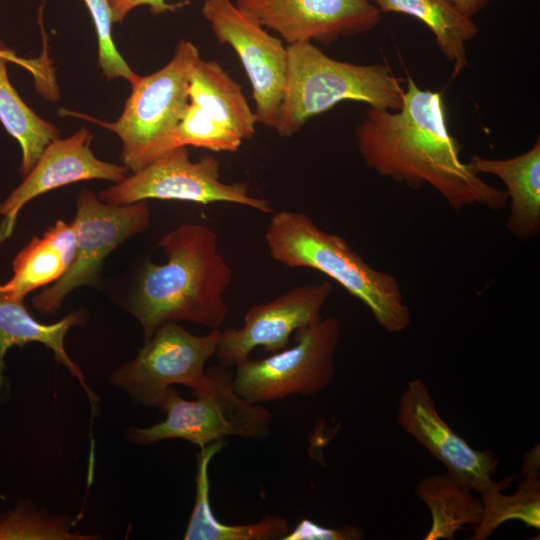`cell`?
I'll return each mask as SVG.
<instances>
[{
    "mask_svg": "<svg viewBox=\"0 0 540 540\" xmlns=\"http://www.w3.org/2000/svg\"><path fill=\"white\" fill-rule=\"evenodd\" d=\"M355 138L368 167L414 189L428 184L455 211L475 205L497 211L508 203L505 191L461 160L442 93L421 89L409 75L401 108L368 107Z\"/></svg>",
    "mask_w": 540,
    "mask_h": 540,
    "instance_id": "cell-1",
    "label": "cell"
},
{
    "mask_svg": "<svg viewBox=\"0 0 540 540\" xmlns=\"http://www.w3.org/2000/svg\"><path fill=\"white\" fill-rule=\"evenodd\" d=\"M157 246L166 261H145L124 303L141 325L144 340L170 322L220 328L228 314L224 295L233 273L219 252L216 232L184 223L164 234Z\"/></svg>",
    "mask_w": 540,
    "mask_h": 540,
    "instance_id": "cell-2",
    "label": "cell"
},
{
    "mask_svg": "<svg viewBox=\"0 0 540 540\" xmlns=\"http://www.w3.org/2000/svg\"><path fill=\"white\" fill-rule=\"evenodd\" d=\"M264 238L273 260L333 279L359 299L385 331L399 333L410 326L411 313L396 278L371 267L343 237L324 231L307 214L274 213Z\"/></svg>",
    "mask_w": 540,
    "mask_h": 540,
    "instance_id": "cell-3",
    "label": "cell"
},
{
    "mask_svg": "<svg viewBox=\"0 0 540 540\" xmlns=\"http://www.w3.org/2000/svg\"><path fill=\"white\" fill-rule=\"evenodd\" d=\"M402 82L384 64L340 61L313 42L287 44L284 93L274 129L291 137L308 120L345 101L399 110L405 93Z\"/></svg>",
    "mask_w": 540,
    "mask_h": 540,
    "instance_id": "cell-4",
    "label": "cell"
},
{
    "mask_svg": "<svg viewBox=\"0 0 540 540\" xmlns=\"http://www.w3.org/2000/svg\"><path fill=\"white\" fill-rule=\"evenodd\" d=\"M200 55L191 41L180 40L171 60L158 71L137 76L115 122L87 118L113 131L121 140V160L132 172L179 147L177 130L187 108L189 73Z\"/></svg>",
    "mask_w": 540,
    "mask_h": 540,
    "instance_id": "cell-5",
    "label": "cell"
},
{
    "mask_svg": "<svg viewBox=\"0 0 540 540\" xmlns=\"http://www.w3.org/2000/svg\"><path fill=\"white\" fill-rule=\"evenodd\" d=\"M207 374L209 383L194 400H186L169 388L159 407L165 420L146 428L131 426L127 437L140 445L182 439L199 448L232 436L266 439L273 424L270 410L237 393L228 367L214 365L207 368Z\"/></svg>",
    "mask_w": 540,
    "mask_h": 540,
    "instance_id": "cell-6",
    "label": "cell"
},
{
    "mask_svg": "<svg viewBox=\"0 0 540 540\" xmlns=\"http://www.w3.org/2000/svg\"><path fill=\"white\" fill-rule=\"evenodd\" d=\"M340 332V323L333 316L298 329L292 347L236 365L235 390L256 404L319 393L335 378Z\"/></svg>",
    "mask_w": 540,
    "mask_h": 540,
    "instance_id": "cell-7",
    "label": "cell"
},
{
    "mask_svg": "<svg viewBox=\"0 0 540 540\" xmlns=\"http://www.w3.org/2000/svg\"><path fill=\"white\" fill-rule=\"evenodd\" d=\"M220 335L221 328L195 335L175 322L165 323L144 340L133 360L111 373L110 383L157 409L173 385H184L196 395L209 383L206 364L216 355Z\"/></svg>",
    "mask_w": 540,
    "mask_h": 540,
    "instance_id": "cell-8",
    "label": "cell"
},
{
    "mask_svg": "<svg viewBox=\"0 0 540 540\" xmlns=\"http://www.w3.org/2000/svg\"><path fill=\"white\" fill-rule=\"evenodd\" d=\"M72 223L77 237L74 258L60 279L32 297V305L40 314L57 312L75 289L98 286L105 259L124 241L145 232L151 213L147 201L109 204L84 189L76 198Z\"/></svg>",
    "mask_w": 540,
    "mask_h": 540,
    "instance_id": "cell-9",
    "label": "cell"
},
{
    "mask_svg": "<svg viewBox=\"0 0 540 540\" xmlns=\"http://www.w3.org/2000/svg\"><path fill=\"white\" fill-rule=\"evenodd\" d=\"M99 199L115 205L149 199L177 200L208 205L225 202L259 212L272 213L269 202L252 196L244 182L225 183L220 178V162L214 155L197 161L187 146L176 147L115 185L102 190Z\"/></svg>",
    "mask_w": 540,
    "mask_h": 540,
    "instance_id": "cell-10",
    "label": "cell"
},
{
    "mask_svg": "<svg viewBox=\"0 0 540 540\" xmlns=\"http://www.w3.org/2000/svg\"><path fill=\"white\" fill-rule=\"evenodd\" d=\"M189 102L177 130L178 146L236 152L258 123L242 87L214 59L200 55L189 73Z\"/></svg>",
    "mask_w": 540,
    "mask_h": 540,
    "instance_id": "cell-11",
    "label": "cell"
},
{
    "mask_svg": "<svg viewBox=\"0 0 540 540\" xmlns=\"http://www.w3.org/2000/svg\"><path fill=\"white\" fill-rule=\"evenodd\" d=\"M201 12L217 41L239 57L252 88L258 123L274 129L284 93L287 45L232 0H205Z\"/></svg>",
    "mask_w": 540,
    "mask_h": 540,
    "instance_id": "cell-12",
    "label": "cell"
},
{
    "mask_svg": "<svg viewBox=\"0 0 540 540\" xmlns=\"http://www.w3.org/2000/svg\"><path fill=\"white\" fill-rule=\"evenodd\" d=\"M398 422L438 459L446 472L464 487L479 494L498 486L508 487L517 477L512 474L493 481L499 461L490 450H477L457 434L440 416L423 380L410 381L399 400Z\"/></svg>",
    "mask_w": 540,
    "mask_h": 540,
    "instance_id": "cell-13",
    "label": "cell"
},
{
    "mask_svg": "<svg viewBox=\"0 0 540 540\" xmlns=\"http://www.w3.org/2000/svg\"><path fill=\"white\" fill-rule=\"evenodd\" d=\"M331 292L327 281L303 284L251 307L241 327L221 329L215 355L219 364L236 366L258 347L270 353L285 349L293 333L322 318L321 310Z\"/></svg>",
    "mask_w": 540,
    "mask_h": 540,
    "instance_id": "cell-14",
    "label": "cell"
},
{
    "mask_svg": "<svg viewBox=\"0 0 540 540\" xmlns=\"http://www.w3.org/2000/svg\"><path fill=\"white\" fill-rule=\"evenodd\" d=\"M251 19L287 44H330L374 28L381 12L369 0H233Z\"/></svg>",
    "mask_w": 540,
    "mask_h": 540,
    "instance_id": "cell-15",
    "label": "cell"
},
{
    "mask_svg": "<svg viewBox=\"0 0 540 540\" xmlns=\"http://www.w3.org/2000/svg\"><path fill=\"white\" fill-rule=\"evenodd\" d=\"M92 134L86 127L64 139H56L42 152L23 182L0 204V242L14 232L22 208L34 198L56 188L86 180L115 183L126 177L129 169L103 161L91 149Z\"/></svg>",
    "mask_w": 540,
    "mask_h": 540,
    "instance_id": "cell-16",
    "label": "cell"
},
{
    "mask_svg": "<svg viewBox=\"0 0 540 540\" xmlns=\"http://www.w3.org/2000/svg\"><path fill=\"white\" fill-rule=\"evenodd\" d=\"M469 163L478 173L498 177L506 186L509 215L507 230L525 241L540 232V140L526 152L507 159H489L472 155Z\"/></svg>",
    "mask_w": 540,
    "mask_h": 540,
    "instance_id": "cell-17",
    "label": "cell"
},
{
    "mask_svg": "<svg viewBox=\"0 0 540 540\" xmlns=\"http://www.w3.org/2000/svg\"><path fill=\"white\" fill-rule=\"evenodd\" d=\"M85 321V312L77 310L55 323H40L25 308L23 300L6 294L0 284V386L4 357L8 349L38 342L49 348L57 362L61 363L79 381L89 399L94 415L97 410V397L86 384L80 367L70 358L64 346L68 331L74 326H82Z\"/></svg>",
    "mask_w": 540,
    "mask_h": 540,
    "instance_id": "cell-18",
    "label": "cell"
},
{
    "mask_svg": "<svg viewBox=\"0 0 540 540\" xmlns=\"http://www.w3.org/2000/svg\"><path fill=\"white\" fill-rule=\"evenodd\" d=\"M224 447L217 441L200 448L197 454L195 502L186 527L185 540H282L289 531L286 518L267 515L257 522L226 524L219 521L210 504L209 463Z\"/></svg>",
    "mask_w": 540,
    "mask_h": 540,
    "instance_id": "cell-19",
    "label": "cell"
},
{
    "mask_svg": "<svg viewBox=\"0 0 540 540\" xmlns=\"http://www.w3.org/2000/svg\"><path fill=\"white\" fill-rule=\"evenodd\" d=\"M384 13L405 14L422 22L434 35L440 51L453 66L452 77L467 67L466 43L478 33L473 21L449 0H372Z\"/></svg>",
    "mask_w": 540,
    "mask_h": 540,
    "instance_id": "cell-20",
    "label": "cell"
},
{
    "mask_svg": "<svg viewBox=\"0 0 540 540\" xmlns=\"http://www.w3.org/2000/svg\"><path fill=\"white\" fill-rule=\"evenodd\" d=\"M76 250L74 238L66 231L47 229L34 236L13 260V276L1 289L9 296L23 298L60 279L70 266Z\"/></svg>",
    "mask_w": 540,
    "mask_h": 540,
    "instance_id": "cell-21",
    "label": "cell"
},
{
    "mask_svg": "<svg viewBox=\"0 0 540 540\" xmlns=\"http://www.w3.org/2000/svg\"><path fill=\"white\" fill-rule=\"evenodd\" d=\"M498 486L480 494L483 504L481 520L475 526L471 540H485L503 523L523 522L527 527L540 528V449L535 445L524 457L521 480L513 494H504Z\"/></svg>",
    "mask_w": 540,
    "mask_h": 540,
    "instance_id": "cell-22",
    "label": "cell"
},
{
    "mask_svg": "<svg viewBox=\"0 0 540 540\" xmlns=\"http://www.w3.org/2000/svg\"><path fill=\"white\" fill-rule=\"evenodd\" d=\"M415 493L432 518L424 540L453 539L464 526H477L481 520V499L447 472L420 480Z\"/></svg>",
    "mask_w": 540,
    "mask_h": 540,
    "instance_id": "cell-23",
    "label": "cell"
},
{
    "mask_svg": "<svg viewBox=\"0 0 540 540\" xmlns=\"http://www.w3.org/2000/svg\"><path fill=\"white\" fill-rule=\"evenodd\" d=\"M8 62L13 61L10 57L0 54V121L20 145L22 152L20 172L22 176H26L45 148L59 138V130L24 103L9 81Z\"/></svg>",
    "mask_w": 540,
    "mask_h": 540,
    "instance_id": "cell-24",
    "label": "cell"
},
{
    "mask_svg": "<svg viewBox=\"0 0 540 540\" xmlns=\"http://www.w3.org/2000/svg\"><path fill=\"white\" fill-rule=\"evenodd\" d=\"M0 539L86 540L94 537L75 532L67 518L19 506L0 521Z\"/></svg>",
    "mask_w": 540,
    "mask_h": 540,
    "instance_id": "cell-25",
    "label": "cell"
},
{
    "mask_svg": "<svg viewBox=\"0 0 540 540\" xmlns=\"http://www.w3.org/2000/svg\"><path fill=\"white\" fill-rule=\"evenodd\" d=\"M93 21L98 41V64L108 79L124 78L132 83L138 76L118 52L112 39V11L108 0H82Z\"/></svg>",
    "mask_w": 540,
    "mask_h": 540,
    "instance_id": "cell-26",
    "label": "cell"
},
{
    "mask_svg": "<svg viewBox=\"0 0 540 540\" xmlns=\"http://www.w3.org/2000/svg\"><path fill=\"white\" fill-rule=\"evenodd\" d=\"M362 538V530L358 527L330 528L320 526L309 519H302L294 529L287 532L282 540H357Z\"/></svg>",
    "mask_w": 540,
    "mask_h": 540,
    "instance_id": "cell-27",
    "label": "cell"
},
{
    "mask_svg": "<svg viewBox=\"0 0 540 540\" xmlns=\"http://www.w3.org/2000/svg\"><path fill=\"white\" fill-rule=\"evenodd\" d=\"M113 22H121L133 9L148 6L153 14L175 12L186 2L169 3L167 0H108Z\"/></svg>",
    "mask_w": 540,
    "mask_h": 540,
    "instance_id": "cell-28",
    "label": "cell"
},
{
    "mask_svg": "<svg viewBox=\"0 0 540 540\" xmlns=\"http://www.w3.org/2000/svg\"><path fill=\"white\" fill-rule=\"evenodd\" d=\"M0 54L8 56L23 68L27 69L34 77L36 87H45L51 83L54 77V71L49 59L43 56L36 59H25L18 57L13 51L0 45Z\"/></svg>",
    "mask_w": 540,
    "mask_h": 540,
    "instance_id": "cell-29",
    "label": "cell"
},
{
    "mask_svg": "<svg viewBox=\"0 0 540 540\" xmlns=\"http://www.w3.org/2000/svg\"><path fill=\"white\" fill-rule=\"evenodd\" d=\"M463 15L473 18L490 0H449Z\"/></svg>",
    "mask_w": 540,
    "mask_h": 540,
    "instance_id": "cell-30",
    "label": "cell"
}]
</instances>
